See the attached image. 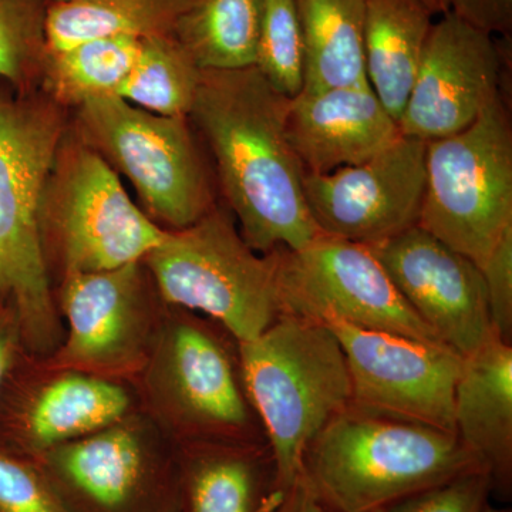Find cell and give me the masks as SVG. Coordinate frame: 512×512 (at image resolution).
I'll return each mask as SVG.
<instances>
[{"label":"cell","mask_w":512,"mask_h":512,"mask_svg":"<svg viewBox=\"0 0 512 512\" xmlns=\"http://www.w3.org/2000/svg\"><path fill=\"white\" fill-rule=\"evenodd\" d=\"M288 106L255 66L201 70L188 116L218 194L242 238L262 255L322 237L303 191L305 171L286 136Z\"/></svg>","instance_id":"cell-1"},{"label":"cell","mask_w":512,"mask_h":512,"mask_svg":"<svg viewBox=\"0 0 512 512\" xmlns=\"http://www.w3.org/2000/svg\"><path fill=\"white\" fill-rule=\"evenodd\" d=\"M478 470L456 433L350 404L309 444L302 480L326 512H382Z\"/></svg>","instance_id":"cell-2"},{"label":"cell","mask_w":512,"mask_h":512,"mask_svg":"<svg viewBox=\"0 0 512 512\" xmlns=\"http://www.w3.org/2000/svg\"><path fill=\"white\" fill-rule=\"evenodd\" d=\"M238 357L286 493L302 477L309 444L352 404L345 352L326 323L281 313L261 335L238 343Z\"/></svg>","instance_id":"cell-3"},{"label":"cell","mask_w":512,"mask_h":512,"mask_svg":"<svg viewBox=\"0 0 512 512\" xmlns=\"http://www.w3.org/2000/svg\"><path fill=\"white\" fill-rule=\"evenodd\" d=\"M64 110L46 94L0 96V303L15 309L35 349L52 345L57 333L42 201L69 130Z\"/></svg>","instance_id":"cell-4"},{"label":"cell","mask_w":512,"mask_h":512,"mask_svg":"<svg viewBox=\"0 0 512 512\" xmlns=\"http://www.w3.org/2000/svg\"><path fill=\"white\" fill-rule=\"evenodd\" d=\"M73 110V133L130 181L151 220L190 227L218 204L210 160L188 117L150 113L119 96Z\"/></svg>","instance_id":"cell-5"},{"label":"cell","mask_w":512,"mask_h":512,"mask_svg":"<svg viewBox=\"0 0 512 512\" xmlns=\"http://www.w3.org/2000/svg\"><path fill=\"white\" fill-rule=\"evenodd\" d=\"M143 264L165 302L210 316L237 343L255 339L281 315L275 251L249 247L225 205L190 227L165 229Z\"/></svg>","instance_id":"cell-6"},{"label":"cell","mask_w":512,"mask_h":512,"mask_svg":"<svg viewBox=\"0 0 512 512\" xmlns=\"http://www.w3.org/2000/svg\"><path fill=\"white\" fill-rule=\"evenodd\" d=\"M419 227L480 268L512 228V130L501 96L464 130L427 141Z\"/></svg>","instance_id":"cell-7"},{"label":"cell","mask_w":512,"mask_h":512,"mask_svg":"<svg viewBox=\"0 0 512 512\" xmlns=\"http://www.w3.org/2000/svg\"><path fill=\"white\" fill-rule=\"evenodd\" d=\"M42 231L55 242L66 275L141 264L165 235L70 126L43 194Z\"/></svg>","instance_id":"cell-8"},{"label":"cell","mask_w":512,"mask_h":512,"mask_svg":"<svg viewBox=\"0 0 512 512\" xmlns=\"http://www.w3.org/2000/svg\"><path fill=\"white\" fill-rule=\"evenodd\" d=\"M275 255L281 313L446 346L404 301L366 245L322 235Z\"/></svg>","instance_id":"cell-9"},{"label":"cell","mask_w":512,"mask_h":512,"mask_svg":"<svg viewBox=\"0 0 512 512\" xmlns=\"http://www.w3.org/2000/svg\"><path fill=\"white\" fill-rule=\"evenodd\" d=\"M424 188L426 141L406 134L363 163L303 174L320 234L366 247L419 225Z\"/></svg>","instance_id":"cell-10"},{"label":"cell","mask_w":512,"mask_h":512,"mask_svg":"<svg viewBox=\"0 0 512 512\" xmlns=\"http://www.w3.org/2000/svg\"><path fill=\"white\" fill-rule=\"evenodd\" d=\"M326 325L345 352L353 406L456 433L454 390L463 356L393 333L343 322Z\"/></svg>","instance_id":"cell-11"},{"label":"cell","mask_w":512,"mask_h":512,"mask_svg":"<svg viewBox=\"0 0 512 512\" xmlns=\"http://www.w3.org/2000/svg\"><path fill=\"white\" fill-rule=\"evenodd\" d=\"M367 248L447 348L466 357L497 336L483 272L470 258L419 225Z\"/></svg>","instance_id":"cell-12"},{"label":"cell","mask_w":512,"mask_h":512,"mask_svg":"<svg viewBox=\"0 0 512 512\" xmlns=\"http://www.w3.org/2000/svg\"><path fill=\"white\" fill-rule=\"evenodd\" d=\"M505 50L494 36L451 12L431 26L412 92L399 121L423 141L470 126L500 94Z\"/></svg>","instance_id":"cell-13"},{"label":"cell","mask_w":512,"mask_h":512,"mask_svg":"<svg viewBox=\"0 0 512 512\" xmlns=\"http://www.w3.org/2000/svg\"><path fill=\"white\" fill-rule=\"evenodd\" d=\"M70 512H181L143 441L111 426L52 448L43 463Z\"/></svg>","instance_id":"cell-14"},{"label":"cell","mask_w":512,"mask_h":512,"mask_svg":"<svg viewBox=\"0 0 512 512\" xmlns=\"http://www.w3.org/2000/svg\"><path fill=\"white\" fill-rule=\"evenodd\" d=\"M286 136L305 173L328 174L376 156L402 130L365 80L289 100Z\"/></svg>","instance_id":"cell-15"},{"label":"cell","mask_w":512,"mask_h":512,"mask_svg":"<svg viewBox=\"0 0 512 512\" xmlns=\"http://www.w3.org/2000/svg\"><path fill=\"white\" fill-rule=\"evenodd\" d=\"M165 353L168 384L184 419L245 441L254 409L224 343L205 326L184 322L171 330Z\"/></svg>","instance_id":"cell-16"},{"label":"cell","mask_w":512,"mask_h":512,"mask_svg":"<svg viewBox=\"0 0 512 512\" xmlns=\"http://www.w3.org/2000/svg\"><path fill=\"white\" fill-rule=\"evenodd\" d=\"M140 296V264L66 275L62 306L67 338L60 360L94 369L126 359L136 346Z\"/></svg>","instance_id":"cell-17"},{"label":"cell","mask_w":512,"mask_h":512,"mask_svg":"<svg viewBox=\"0 0 512 512\" xmlns=\"http://www.w3.org/2000/svg\"><path fill=\"white\" fill-rule=\"evenodd\" d=\"M456 434L481 461L493 493H512V345L495 336L464 357L454 390Z\"/></svg>","instance_id":"cell-18"},{"label":"cell","mask_w":512,"mask_h":512,"mask_svg":"<svg viewBox=\"0 0 512 512\" xmlns=\"http://www.w3.org/2000/svg\"><path fill=\"white\" fill-rule=\"evenodd\" d=\"M181 512H276L285 494L276 483L268 444H222L191 454L180 474Z\"/></svg>","instance_id":"cell-19"},{"label":"cell","mask_w":512,"mask_h":512,"mask_svg":"<svg viewBox=\"0 0 512 512\" xmlns=\"http://www.w3.org/2000/svg\"><path fill=\"white\" fill-rule=\"evenodd\" d=\"M433 18L424 0H367L363 25L366 80L397 123L419 72Z\"/></svg>","instance_id":"cell-20"},{"label":"cell","mask_w":512,"mask_h":512,"mask_svg":"<svg viewBox=\"0 0 512 512\" xmlns=\"http://www.w3.org/2000/svg\"><path fill=\"white\" fill-rule=\"evenodd\" d=\"M130 397L119 384L69 373L47 384L26 407L22 439L35 453H46L90 436L123 419Z\"/></svg>","instance_id":"cell-21"},{"label":"cell","mask_w":512,"mask_h":512,"mask_svg":"<svg viewBox=\"0 0 512 512\" xmlns=\"http://www.w3.org/2000/svg\"><path fill=\"white\" fill-rule=\"evenodd\" d=\"M197 0H72L49 2L47 52H59L86 40L173 35L181 16Z\"/></svg>","instance_id":"cell-22"},{"label":"cell","mask_w":512,"mask_h":512,"mask_svg":"<svg viewBox=\"0 0 512 512\" xmlns=\"http://www.w3.org/2000/svg\"><path fill=\"white\" fill-rule=\"evenodd\" d=\"M367 0H296L305 43V89L365 82L363 25Z\"/></svg>","instance_id":"cell-23"},{"label":"cell","mask_w":512,"mask_h":512,"mask_svg":"<svg viewBox=\"0 0 512 512\" xmlns=\"http://www.w3.org/2000/svg\"><path fill=\"white\" fill-rule=\"evenodd\" d=\"M262 0H197L173 36L201 70L254 67Z\"/></svg>","instance_id":"cell-24"},{"label":"cell","mask_w":512,"mask_h":512,"mask_svg":"<svg viewBox=\"0 0 512 512\" xmlns=\"http://www.w3.org/2000/svg\"><path fill=\"white\" fill-rule=\"evenodd\" d=\"M140 39L131 36L86 40L59 52H47L42 83L45 94L63 109L86 101L119 96L138 55Z\"/></svg>","instance_id":"cell-25"},{"label":"cell","mask_w":512,"mask_h":512,"mask_svg":"<svg viewBox=\"0 0 512 512\" xmlns=\"http://www.w3.org/2000/svg\"><path fill=\"white\" fill-rule=\"evenodd\" d=\"M200 79V67L173 35L147 37L119 97L160 116L188 117Z\"/></svg>","instance_id":"cell-26"},{"label":"cell","mask_w":512,"mask_h":512,"mask_svg":"<svg viewBox=\"0 0 512 512\" xmlns=\"http://www.w3.org/2000/svg\"><path fill=\"white\" fill-rule=\"evenodd\" d=\"M255 67L286 99L305 89V43L296 0H262Z\"/></svg>","instance_id":"cell-27"},{"label":"cell","mask_w":512,"mask_h":512,"mask_svg":"<svg viewBox=\"0 0 512 512\" xmlns=\"http://www.w3.org/2000/svg\"><path fill=\"white\" fill-rule=\"evenodd\" d=\"M49 0H0V79L20 94L42 80Z\"/></svg>","instance_id":"cell-28"},{"label":"cell","mask_w":512,"mask_h":512,"mask_svg":"<svg viewBox=\"0 0 512 512\" xmlns=\"http://www.w3.org/2000/svg\"><path fill=\"white\" fill-rule=\"evenodd\" d=\"M0 512H70L35 461L0 450Z\"/></svg>","instance_id":"cell-29"},{"label":"cell","mask_w":512,"mask_h":512,"mask_svg":"<svg viewBox=\"0 0 512 512\" xmlns=\"http://www.w3.org/2000/svg\"><path fill=\"white\" fill-rule=\"evenodd\" d=\"M491 493L488 471H471L403 498L382 512H481Z\"/></svg>","instance_id":"cell-30"},{"label":"cell","mask_w":512,"mask_h":512,"mask_svg":"<svg viewBox=\"0 0 512 512\" xmlns=\"http://www.w3.org/2000/svg\"><path fill=\"white\" fill-rule=\"evenodd\" d=\"M488 309L497 338L512 340V228L508 229L497 247L481 266Z\"/></svg>","instance_id":"cell-31"},{"label":"cell","mask_w":512,"mask_h":512,"mask_svg":"<svg viewBox=\"0 0 512 512\" xmlns=\"http://www.w3.org/2000/svg\"><path fill=\"white\" fill-rule=\"evenodd\" d=\"M448 12L487 35L511 37L512 0H450Z\"/></svg>","instance_id":"cell-32"},{"label":"cell","mask_w":512,"mask_h":512,"mask_svg":"<svg viewBox=\"0 0 512 512\" xmlns=\"http://www.w3.org/2000/svg\"><path fill=\"white\" fill-rule=\"evenodd\" d=\"M20 338L22 333L15 309L0 303V390L15 362Z\"/></svg>","instance_id":"cell-33"},{"label":"cell","mask_w":512,"mask_h":512,"mask_svg":"<svg viewBox=\"0 0 512 512\" xmlns=\"http://www.w3.org/2000/svg\"><path fill=\"white\" fill-rule=\"evenodd\" d=\"M276 512H326L316 500L302 477L286 491L284 501Z\"/></svg>","instance_id":"cell-34"},{"label":"cell","mask_w":512,"mask_h":512,"mask_svg":"<svg viewBox=\"0 0 512 512\" xmlns=\"http://www.w3.org/2000/svg\"><path fill=\"white\" fill-rule=\"evenodd\" d=\"M433 15H444L450 10V0H424Z\"/></svg>","instance_id":"cell-35"},{"label":"cell","mask_w":512,"mask_h":512,"mask_svg":"<svg viewBox=\"0 0 512 512\" xmlns=\"http://www.w3.org/2000/svg\"><path fill=\"white\" fill-rule=\"evenodd\" d=\"M481 512H510V511H504V510H498V508L491 507L490 504L485 505L483 508V511Z\"/></svg>","instance_id":"cell-36"},{"label":"cell","mask_w":512,"mask_h":512,"mask_svg":"<svg viewBox=\"0 0 512 512\" xmlns=\"http://www.w3.org/2000/svg\"><path fill=\"white\" fill-rule=\"evenodd\" d=\"M49 2H72V0H49Z\"/></svg>","instance_id":"cell-37"}]
</instances>
